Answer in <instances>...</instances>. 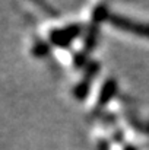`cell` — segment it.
<instances>
[{
    "label": "cell",
    "mask_w": 149,
    "mask_h": 150,
    "mask_svg": "<svg viewBox=\"0 0 149 150\" xmlns=\"http://www.w3.org/2000/svg\"><path fill=\"white\" fill-rule=\"evenodd\" d=\"M82 34V26L78 23H70L63 28H54L48 34L50 44L56 48H69L72 42Z\"/></svg>",
    "instance_id": "cell-1"
},
{
    "label": "cell",
    "mask_w": 149,
    "mask_h": 150,
    "mask_svg": "<svg viewBox=\"0 0 149 150\" xmlns=\"http://www.w3.org/2000/svg\"><path fill=\"white\" fill-rule=\"evenodd\" d=\"M108 22L111 23V26L124 31V32H130L133 35L142 37L149 40V23H143V22H138L133 19H129L126 16H120V15H114L111 13Z\"/></svg>",
    "instance_id": "cell-3"
},
{
    "label": "cell",
    "mask_w": 149,
    "mask_h": 150,
    "mask_svg": "<svg viewBox=\"0 0 149 150\" xmlns=\"http://www.w3.org/2000/svg\"><path fill=\"white\" fill-rule=\"evenodd\" d=\"M99 69H101V64L95 60H91L88 63V66L85 67V71H83V76L82 79L79 80V83L72 89V95L76 100H85L89 96V92H91V88H92V82L94 79L98 76Z\"/></svg>",
    "instance_id": "cell-2"
},
{
    "label": "cell",
    "mask_w": 149,
    "mask_h": 150,
    "mask_svg": "<svg viewBox=\"0 0 149 150\" xmlns=\"http://www.w3.org/2000/svg\"><path fill=\"white\" fill-rule=\"evenodd\" d=\"M123 150H138V147L136 146H132V144H129V146H126Z\"/></svg>",
    "instance_id": "cell-9"
},
{
    "label": "cell",
    "mask_w": 149,
    "mask_h": 150,
    "mask_svg": "<svg viewBox=\"0 0 149 150\" xmlns=\"http://www.w3.org/2000/svg\"><path fill=\"white\" fill-rule=\"evenodd\" d=\"M48 52H50V44L46 42V41L38 40V41H35V44L32 45V54H34L35 57H38V58H43V57L48 55Z\"/></svg>",
    "instance_id": "cell-7"
},
{
    "label": "cell",
    "mask_w": 149,
    "mask_h": 150,
    "mask_svg": "<svg viewBox=\"0 0 149 150\" xmlns=\"http://www.w3.org/2000/svg\"><path fill=\"white\" fill-rule=\"evenodd\" d=\"M117 91H118L117 80L114 77L105 79V82L99 88V93H98V98H97V103H95V111L99 112L102 108H105L111 100L114 99V96L117 95Z\"/></svg>",
    "instance_id": "cell-4"
},
{
    "label": "cell",
    "mask_w": 149,
    "mask_h": 150,
    "mask_svg": "<svg viewBox=\"0 0 149 150\" xmlns=\"http://www.w3.org/2000/svg\"><path fill=\"white\" fill-rule=\"evenodd\" d=\"M98 37H99V26L91 23L89 28L86 29V35H85V40H83L82 52H83L85 55L89 57V54L95 50V47H97V44H98Z\"/></svg>",
    "instance_id": "cell-5"
},
{
    "label": "cell",
    "mask_w": 149,
    "mask_h": 150,
    "mask_svg": "<svg viewBox=\"0 0 149 150\" xmlns=\"http://www.w3.org/2000/svg\"><path fill=\"white\" fill-rule=\"evenodd\" d=\"M111 13L105 4H97L92 10V23L94 25H101L102 22H108Z\"/></svg>",
    "instance_id": "cell-6"
},
{
    "label": "cell",
    "mask_w": 149,
    "mask_h": 150,
    "mask_svg": "<svg viewBox=\"0 0 149 150\" xmlns=\"http://www.w3.org/2000/svg\"><path fill=\"white\" fill-rule=\"evenodd\" d=\"M97 149L98 150H110V146H108L107 142H99L98 146H97Z\"/></svg>",
    "instance_id": "cell-8"
}]
</instances>
